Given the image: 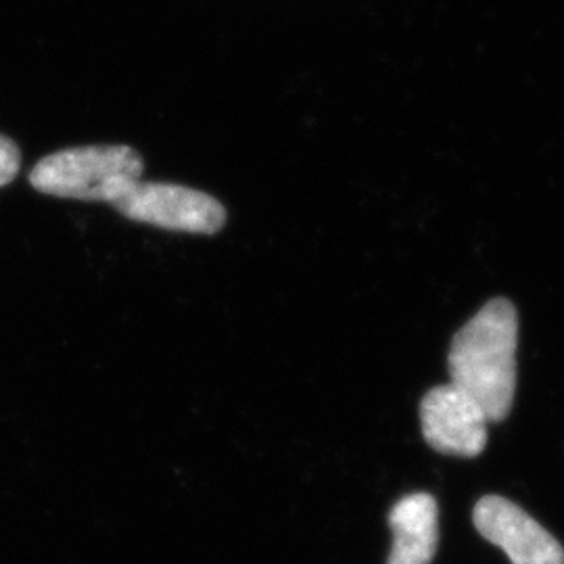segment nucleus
Wrapping results in <instances>:
<instances>
[{"label":"nucleus","mask_w":564,"mask_h":564,"mask_svg":"<svg viewBox=\"0 0 564 564\" xmlns=\"http://www.w3.org/2000/svg\"><path fill=\"white\" fill-rule=\"evenodd\" d=\"M519 318L514 305L494 300L456 333L447 368L452 384L484 408L489 423H500L512 410L517 391Z\"/></svg>","instance_id":"obj_1"},{"label":"nucleus","mask_w":564,"mask_h":564,"mask_svg":"<svg viewBox=\"0 0 564 564\" xmlns=\"http://www.w3.org/2000/svg\"><path fill=\"white\" fill-rule=\"evenodd\" d=\"M142 170L141 153L128 144L74 147L36 163L30 184L61 199L116 205L141 182Z\"/></svg>","instance_id":"obj_2"},{"label":"nucleus","mask_w":564,"mask_h":564,"mask_svg":"<svg viewBox=\"0 0 564 564\" xmlns=\"http://www.w3.org/2000/svg\"><path fill=\"white\" fill-rule=\"evenodd\" d=\"M113 207L128 220L188 235H216L226 224L223 203L181 184L137 182Z\"/></svg>","instance_id":"obj_3"},{"label":"nucleus","mask_w":564,"mask_h":564,"mask_svg":"<svg viewBox=\"0 0 564 564\" xmlns=\"http://www.w3.org/2000/svg\"><path fill=\"white\" fill-rule=\"evenodd\" d=\"M421 423L426 444L440 454L475 458L487 444L484 408L456 384H440L424 395Z\"/></svg>","instance_id":"obj_4"},{"label":"nucleus","mask_w":564,"mask_h":564,"mask_svg":"<svg viewBox=\"0 0 564 564\" xmlns=\"http://www.w3.org/2000/svg\"><path fill=\"white\" fill-rule=\"evenodd\" d=\"M473 521L487 542L505 550L512 564H564L563 545L556 538L502 496L481 498Z\"/></svg>","instance_id":"obj_5"},{"label":"nucleus","mask_w":564,"mask_h":564,"mask_svg":"<svg viewBox=\"0 0 564 564\" xmlns=\"http://www.w3.org/2000/svg\"><path fill=\"white\" fill-rule=\"evenodd\" d=\"M393 547L387 564H431L440 544V510L433 496L410 494L389 512Z\"/></svg>","instance_id":"obj_6"},{"label":"nucleus","mask_w":564,"mask_h":564,"mask_svg":"<svg viewBox=\"0 0 564 564\" xmlns=\"http://www.w3.org/2000/svg\"><path fill=\"white\" fill-rule=\"evenodd\" d=\"M21 153L20 147L11 141L9 137L0 134V186H7L15 181L20 172Z\"/></svg>","instance_id":"obj_7"}]
</instances>
